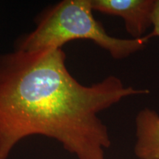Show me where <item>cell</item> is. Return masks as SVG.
Wrapping results in <instances>:
<instances>
[{"label":"cell","instance_id":"6da1fadb","mask_svg":"<svg viewBox=\"0 0 159 159\" xmlns=\"http://www.w3.org/2000/svg\"><path fill=\"white\" fill-rule=\"evenodd\" d=\"M62 48L0 54V159L22 139H55L78 159H106L111 145L98 114L123 99L148 94L110 75L91 85L69 72Z\"/></svg>","mask_w":159,"mask_h":159},{"label":"cell","instance_id":"7a4b0ae2","mask_svg":"<svg viewBox=\"0 0 159 159\" xmlns=\"http://www.w3.org/2000/svg\"><path fill=\"white\" fill-rule=\"evenodd\" d=\"M91 0H63L38 16L34 30L19 38L15 49L35 51L62 48L74 40H89L106 50L114 59L126 58L143 50L149 39H123L108 34L93 15Z\"/></svg>","mask_w":159,"mask_h":159},{"label":"cell","instance_id":"3957f363","mask_svg":"<svg viewBox=\"0 0 159 159\" xmlns=\"http://www.w3.org/2000/svg\"><path fill=\"white\" fill-rule=\"evenodd\" d=\"M156 0H91L94 11L123 19L133 39H141L152 25Z\"/></svg>","mask_w":159,"mask_h":159},{"label":"cell","instance_id":"277c9868","mask_svg":"<svg viewBox=\"0 0 159 159\" xmlns=\"http://www.w3.org/2000/svg\"><path fill=\"white\" fill-rule=\"evenodd\" d=\"M134 153L139 159H159V115L150 108L136 116Z\"/></svg>","mask_w":159,"mask_h":159},{"label":"cell","instance_id":"5b68a950","mask_svg":"<svg viewBox=\"0 0 159 159\" xmlns=\"http://www.w3.org/2000/svg\"><path fill=\"white\" fill-rule=\"evenodd\" d=\"M152 30L146 35L150 40L152 37H159V0H156V5L152 16Z\"/></svg>","mask_w":159,"mask_h":159}]
</instances>
